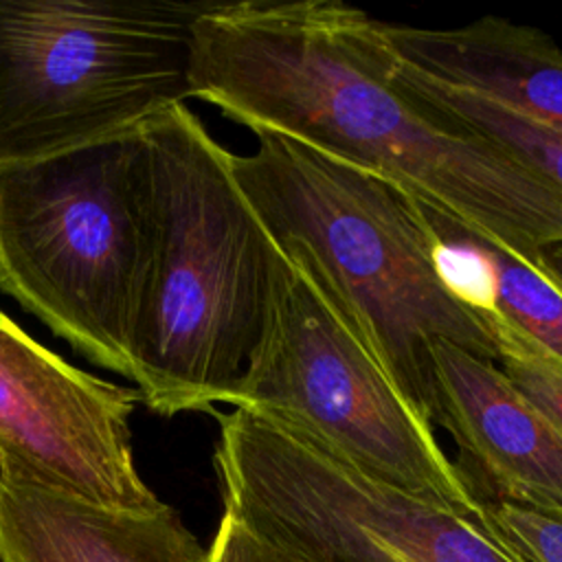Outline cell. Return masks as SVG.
I'll return each mask as SVG.
<instances>
[{
  "label": "cell",
  "instance_id": "obj_11",
  "mask_svg": "<svg viewBox=\"0 0 562 562\" xmlns=\"http://www.w3.org/2000/svg\"><path fill=\"white\" fill-rule=\"evenodd\" d=\"M384 33L426 77L562 132V48L540 29L483 15L457 29L384 22Z\"/></svg>",
  "mask_w": 562,
  "mask_h": 562
},
{
  "label": "cell",
  "instance_id": "obj_9",
  "mask_svg": "<svg viewBox=\"0 0 562 562\" xmlns=\"http://www.w3.org/2000/svg\"><path fill=\"white\" fill-rule=\"evenodd\" d=\"M432 367L437 426L452 435L476 498L562 512V441L503 369L448 340L435 342Z\"/></svg>",
  "mask_w": 562,
  "mask_h": 562
},
{
  "label": "cell",
  "instance_id": "obj_6",
  "mask_svg": "<svg viewBox=\"0 0 562 562\" xmlns=\"http://www.w3.org/2000/svg\"><path fill=\"white\" fill-rule=\"evenodd\" d=\"M215 415L224 514L305 562H525L485 520L371 479L257 411Z\"/></svg>",
  "mask_w": 562,
  "mask_h": 562
},
{
  "label": "cell",
  "instance_id": "obj_16",
  "mask_svg": "<svg viewBox=\"0 0 562 562\" xmlns=\"http://www.w3.org/2000/svg\"><path fill=\"white\" fill-rule=\"evenodd\" d=\"M209 562H305L224 514L209 549Z\"/></svg>",
  "mask_w": 562,
  "mask_h": 562
},
{
  "label": "cell",
  "instance_id": "obj_5",
  "mask_svg": "<svg viewBox=\"0 0 562 562\" xmlns=\"http://www.w3.org/2000/svg\"><path fill=\"white\" fill-rule=\"evenodd\" d=\"M204 7L0 0V162L97 143L191 99Z\"/></svg>",
  "mask_w": 562,
  "mask_h": 562
},
{
  "label": "cell",
  "instance_id": "obj_17",
  "mask_svg": "<svg viewBox=\"0 0 562 562\" xmlns=\"http://www.w3.org/2000/svg\"><path fill=\"white\" fill-rule=\"evenodd\" d=\"M533 268L562 292V239L544 244L536 255Z\"/></svg>",
  "mask_w": 562,
  "mask_h": 562
},
{
  "label": "cell",
  "instance_id": "obj_15",
  "mask_svg": "<svg viewBox=\"0 0 562 562\" xmlns=\"http://www.w3.org/2000/svg\"><path fill=\"white\" fill-rule=\"evenodd\" d=\"M485 525L525 562H562V512L485 503Z\"/></svg>",
  "mask_w": 562,
  "mask_h": 562
},
{
  "label": "cell",
  "instance_id": "obj_4",
  "mask_svg": "<svg viewBox=\"0 0 562 562\" xmlns=\"http://www.w3.org/2000/svg\"><path fill=\"white\" fill-rule=\"evenodd\" d=\"M149 250L151 156L143 127L0 162V290L127 380Z\"/></svg>",
  "mask_w": 562,
  "mask_h": 562
},
{
  "label": "cell",
  "instance_id": "obj_8",
  "mask_svg": "<svg viewBox=\"0 0 562 562\" xmlns=\"http://www.w3.org/2000/svg\"><path fill=\"white\" fill-rule=\"evenodd\" d=\"M136 389L81 371L0 310V476L94 505L156 512L140 479L130 417Z\"/></svg>",
  "mask_w": 562,
  "mask_h": 562
},
{
  "label": "cell",
  "instance_id": "obj_10",
  "mask_svg": "<svg viewBox=\"0 0 562 562\" xmlns=\"http://www.w3.org/2000/svg\"><path fill=\"white\" fill-rule=\"evenodd\" d=\"M0 562H209L178 512H127L0 476Z\"/></svg>",
  "mask_w": 562,
  "mask_h": 562
},
{
  "label": "cell",
  "instance_id": "obj_12",
  "mask_svg": "<svg viewBox=\"0 0 562 562\" xmlns=\"http://www.w3.org/2000/svg\"><path fill=\"white\" fill-rule=\"evenodd\" d=\"M441 241L443 263L468 303L498 314L562 360V292L531 263L459 220L424 204Z\"/></svg>",
  "mask_w": 562,
  "mask_h": 562
},
{
  "label": "cell",
  "instance_id": "obj_3",
  "mask_svg": "<svg viewBox=\"0 0 562 562\" xmlns=\"http://www.w3.org/2000/svg\"><path fill=\"white\" fill-rule=\"evenodd\" d=\"M151 250L130 338L132 382L165 417L233 404L268 334L288 259L184 105L143 125Z\"/></svg>",
  "mask_w": 562,
  "mask_h": 562
},
{
  "label": "cell",
  "instance_id": "obj_1",
  "mask_svg": "<svg viewBox=\"0 0 562 562\" xmlns=\"http://www.w3.org/2000/svg\"><path fill=\"white\" fill-rule=\"evenodd\" d=\"M384 22L342 0L206 2L191 97L382 176L533 266L562 239V202L483 140L446 132L395 88Z\"/></svg>",
  "mask_w": 562,
  "mask_h": 562
},
{
  "label": "cell",
  "instance_id": "obj_7",
  "mask_svg": "<svg viewBox=\"0 0 562 562\" xmlns=\"http://www.w3.org/2000/svg\"><path fill=\"white\" fill-rule=\"evenodd\" d=\"M233 408L274 419L371 479L474 520L485 516V505L439 446L435 428L406 404L292 259Z\"/></svg>",
  "mask_w": 562,
  "mask_h": 562
},
{
  "label": "cell",
  "instance_id": "obj_13",
  "mask_svg": "<svg viewBox=\"0 0 562 562\" xmlns=\"http://www.w3.org/2000/svg\"><path fill=\"white\" fill-rule=\"evenodd\" d=\"M395 88L446 132L470 134L533 173L562 202V132L531 121L481 94L450 88L397 57Z\"/></svg>",
  "mask_w": 562,
  "mask_h": 562
},
{
  "label": "cell",
  "instance_id": "obj_2",
  "mask_svg": "<svg viewBox=\"0 0 562 562\" xmlns=\"http://www.w3.org/2000/svg\"><path fill=\"white\" fill-rule=\"evenodd\" d=\"M233 173L277 248L307 270L334 312L428 424L432 347L448 340L498 364L487 321L452 283L424 204L400 184L277 132H255Z\"/></svg>",
  "mask_w": 562,
  "mask_h": 562
},
{
  "label": "cell",
  "instance_id": "obj_14",
  "mask_svg": "<svg viewBox=\"0 0 562 562\" xmlns=\"http://www.w3.org/2000/svg\"><path fill=\"white\" fill-rule=\"evenodd\" d=\"M496 340L498 364L562 441V360L498 314H481Z\"/></svg>",
  "mask_w": 562,
  "mask_h": 562
}]
</instances>
